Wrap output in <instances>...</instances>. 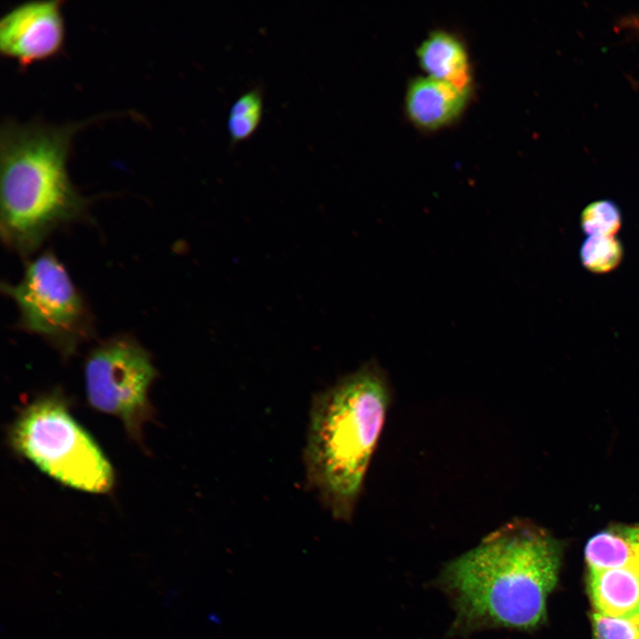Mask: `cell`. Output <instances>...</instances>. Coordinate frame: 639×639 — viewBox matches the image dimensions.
Returning a JSON list of instances; mask_svg holds the SVG:
<instances>
[{
	"label": "cell",
	"mask_w": 639,
	"mask_h": 639,
	"mask_svg": "<svg viewBox=\"0 0 639 639\" xmlns=\"http://www.w3.org/2000/svg\"><path fill=\"white\" fill-rule=\"evenodd\" d=\"M561 556V542L549 532L514 519L448 562L435 584L455 612L450 635L538 627L546 619Z\"/></svg>",
	"instance_id": "6da1fadb"
},
{
	"label": "cell",
	"mask_w": 639,
	"mask_h": 639,
	"mask_svg": "<svg viewBox=\"0 0 639 639\" xmlns=\"http://www.w3.org/2000/svg\"><path fill=\"white\" fill-rule=\"evenodd\" d=\"M389 403L388 380L375 360L312 398L304 451L305 479L336 520L349 522L353 517Z\"/></svg>",
	"instance_id": "7a4b0ae2"
},
{
	"label": "cell",
	"mask_w": 639,
	"mask_h": 639,
	"mask_svg": "<svg viewBox=\"0 0 639 639\" xmlns=\"http://www.w3.org/2000/svg\"><path fill=\"white\" fill-rule=\"evenodd\" d=\"M83 124L8 120L2 125L1 233L21 254L33 252L54 229L85 210L87 200L67 170L72 138Z\"/></svg>",
	"instance_id": "3957f363"
},
{
	"label": "cell",
	"mask_w": 639,
	"mask_h": 639,
	"mask_svg": "<svg viewBox=\"0 0 639 639\" xmlns=\"http://www.w3.org/2000/svg\"><path fill=\"white\" fill-rule=\"evenodd\" d=\"M10 440L20 454L61 484L91 493L112 489L111 464L58 395L40 398L24 408Z\"/></svg>",
	"instance_id": "277c9868"
},
{
	"label": "cell",
	"mask_w": 639,
	"mask_h": 639,
	"mask_svg": "<svg viewBox=\"0 0 639 639\" xmlns=\"http://www.w3.org/2000/svg\"><path fill=\"white\" fill-rule=\"evenodd\" d=\"M16 303L21 327L49 341L65 356L90 334L89 314L62 264L51 253L28 264L20 281L3 284Z\"/></svg>",
	"instance_id": "5b68a950"
},
{
	"label": "cell",
	"mask_w": 639,
	"mask_h": 639,
	"mask_svg": "<svg viewBox=\"0 0 639 639\" xmlns=\"http://www.w3.org/2000/svg\"><path fill=\"white\" fill-rule=\"evenodd\" d=\"M156 377L151 357L138 343L118 336L102 343L88 356L85 389L90 404L118 418L129 436L142 441L152 418L149 389Z\"/></svg>",
	"instance_id": "8992f818"
},
{
	"label": "cell",
	"mask_w": 639,
	"mask_h": 639,
	"mask_svg": "<svg viewBox=\"0 0 639 639\" xmlns=\"http://www.w3.org/2000/svg\"><path fill=\"white\" fill-rule=\"evenodd\" d=\"M60 0L22 3L0 20V51L21 67L55 56L65 37Z\"/></svg>",
	"instance_id": "52a82bcc"
},
{
	"label": "cell",
	"mask_w": 639,
	"mask_h": 639,
	"mask_svg": "<svg viewBox=\"0 0 639 639\" xmlns=\"http://www.w3.org/2000/svg\"><path fill=\"white\" fill-rule=\"evenodd\" d=\"M470 91L429 76L414 79L406 90V111L420 129L434 130L455 121L465 109Z\"/></svg>",
	"instance_id": "ba28073f"
},
{
	"label": "cell",
	"mask_w": 639,
	"mask_h": 639,
	"mask_svg": "<svg viewBox=\"0 0 639 639\" xmlns=\"http://www.w3.org/2000/svg\"><path fill=\"white\" fill-rule=\"evenodd\" d=\"M417 57L427 76L470 91L468 53L454 35L442 30L431 33L419 46Z\"/></svg>",
	"instance_id": "9c48e42d"
},
{
	"label": "cell",
	"mask_w": 639,
	"mask_h": 639,
	"mask_svg": "<svg viewBox=\"0 0 639 639\" xmlns=\"http://www.w3.org/2000/svg\"><path fill=\"white\" fill-rule=\"evenodd\" d=\"M588 584L595 611L622 616L639 611V564L589 572Z\"/></svg>",
	"instance_id": "30bf717a"
},
{
	"label": "cell",
	"mask_w": 639,
	"mask_h": 639,
	"mask_svg": "<svg viewBox=\"0 0 639 639\" xmlns=\"http://www.w3.org/2000/svg\"><path fill=\"white\" fill-rule=\"evenodd\" d=\"M585 559L589 572L631 564L635 551L625 525H612L592 536L585 548Z\"/></svg>",
	"instance_id": "8fae6325"
},
{
	"label": "cell",
	"mask_w": 639,
	"mask_h": 639,
	"mask_svg": "<svg viewBox=\"0 0 639 639\" xmlns=\"http://www.w3.org/2000/svg\"><path fill=\"white\" fill-rule=\"evenodd\" d=\"M264 91L254 86L241 94L232 104L227 117L230 145L246 141L256 131L263 117Z\"/></svg>",
	"instance_id": "7c38bea8"
},
{
	"label": "cell",
	"mask_w": 639,
	"mask_h": 639,
	"mask_svg": "<svg viewBox=\"0 0 639 639\" xmlns=\"http://www.w3.org/2000/svg\"><path fill=\"white\" fill-rule=\"evenodd\" d=\"M622 257V244L614 236H588L580 249L582 266L596 274L613 271Z\"/></svg>",
	"instance_id": "4fadbf2b"
},
{
	"label": "cell",
	"mask_w": 639,
	"mask_h": 639,
	"mask_svg": "<svg viewBox=\"0 0 639 639\" xmlns=\"http://www.w3.org/2000/svg\"><path fill=\"white\" fill-rule=\"evenodd\" d=\"M621 224L619 208L608 199L590 202L580 214V226L588 236H614Z\"/></svg>",
	"instance_id": "5bb4252c"
},
{
	"label": "cell",
	"mask_w": 639,
	"mask_h": 639,
	"mask_svg": "<svg viewBox=\"0 0 639 639\" xmlns=\"http://www.w3.org/2000/svg\"><path fill=\"white\" fill-rule=\"evenodd\" d=\"M591 622L593 639H639V611L622 616L594 611Z\"/></svg>",
	"instance_id": "9a60e30c"
}]
</instances>
